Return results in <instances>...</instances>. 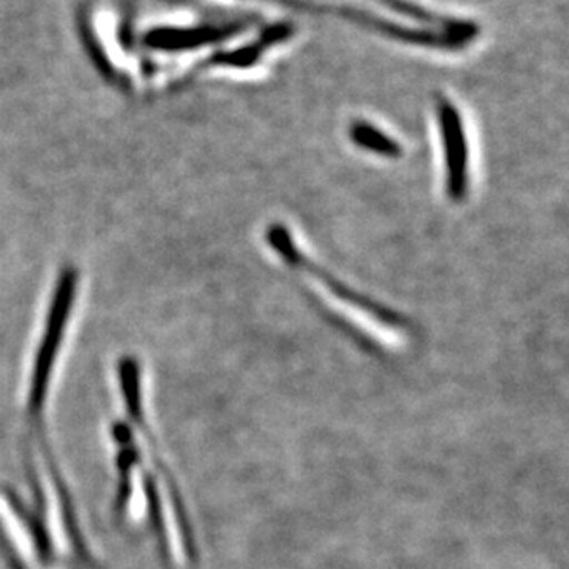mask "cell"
Instances as JSON below:
<instances>
[{
  "label": "cell",
  "mask_w": 569,
  "mask_h": 569,
  "mask_svg": "<svg viewBox=\"0 0 569 569\" xmlns=\"http://www.w3.org/2000/svg\"><path fill=\"white\" fill-rule=\"evenodd\" d=\"M435 119L442 147L443 172L449 197L460 200L470 186V141L465 116L446 93L435 97Z\"/></svg>",
  "instance_id": "6da1fadb"
},
{
  "label": "cell",
  "mask_w": 569,
  "mask_h": 569,
  "mask_svg": "<svg viewBox=\"0 0 569 569\" xmlns=\"http://www.w3.org/2000/svg\"><path fill=\"white\" fill-rule=\"evenodd\" d=\"M351 138L362 148L381 156H400V144L370 122H356V127L351 130Z\"/></svg>",
  "instance_id": "7a4b0ae2"
}]
</instances>
